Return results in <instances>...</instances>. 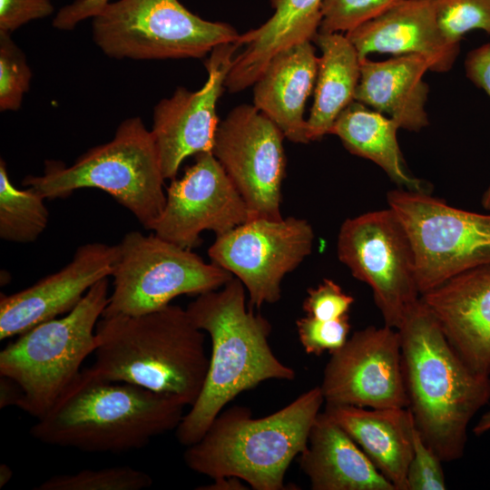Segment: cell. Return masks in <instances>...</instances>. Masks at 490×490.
<instances>
[{"mask_svg": "<svg viewBox=\"0 0 490 490\" xmlns=\"http://www.w3.org/2000/svg\"><path fill=\"white\" fill-rule=\"evenodd\" d=\"M111 0H74L63 6L53 19V26L59 30H73L79 23L98 15Z\"/></svg>", "mask_w": 490, "mask_h": 490, "instance_id": "36", "label": "cell"}, {"mask_svg": "<svg viewBox=\"0 0 490 490\" xmlns=\"http://www.w3.org/2000/svg\"><path fill=\"white\" fill-rule=\"evenodd\" d=\"M92 19L94 43L115 59L201 58L240 35L228 24L192 14L179 0H118Z\"/></svg>", "mask_w": 490, "mask_h": 490, "instance_id": "8", "label": "cell"}, {"mask_svg": "<svg viewBox=\"0 0 490 490\" xmlns=\"http://www.w3.org/2000/svg\"><path fill=\"white\" fill-rule=\"evenodd\" d=\"M324 403L318 386L264 417H253L246 407H228L186 446L183 460L191 470L213 480L233 476L255 490H282L285 474L306 449Z\"/></svg>", "mask_w": 490, "mask_h": 490, "instance_id": "5", "label": "cell"}, {"mask_svg": "<svg viewBox=\"0 0 490 490\" xmlns=\"http://www.w3.org/2000/svg\"><path fill=\"white\" fill-rule=\"evenodd\" d=\"M284 137L254 105H239L219 122L211 152L244 200L249 220L282 218Z\"/></svg>", "mask_w": 490, "mask_h": 490, "instance_id": "13", "label": "cell"}, {"mask_svg": "<svg viewBox=\"0 0 490 490\" xmlns=\"http://www.w3.org/2000/svg\"><path fill=\"white\" fill-rule=\"evenodd\" d=\"M319 387L325 404L408 407L398 330L368 326L353 333L331 353Z\"/></svg>", "mask_w": 490, "mask_h": 490, "instance_id": "14", "label": "cell"}, {"mask_svg": "<svg viewBox=\"0 0 490 490\" xmlns=\"http://www.w3.org/2000/svg\"><path fill=\"white\" fill-rule=\"evenodd\" d=\"M115 258L116 245L83 244L60 270L20 291L1 294L0 339L70 312L95 283L111 276Z\"/></svg>", "mask_w": 490, "mask_h": 490, "instance_id": "17", "label": "cell"}, {"mask_svg": "<svg viewBox=\"0 0 490 490\" xmlns=\"http://www.w3.org/2000/svg\"><path fill=\"white\" fill-rule=\"evenodd\" d=\"M313 240L306 220L255 218L216 235L208 255L240 280L249 308L259 309L279 300L283 278L311 253Z\"/></svg>", "mask_w": 490, "mask_h": 490, "instance_id": "12", "label": "cell"}, {"mask_svg": "<svg viewBox=\"0 0 490 490\" xmlns=\"http://www.w3.org/2000/svg\"><path fill=\"white\" fill-rule=\"evenodd\" d=\"M32 71L10 34L0 32V110L17 111L28 92Z\"/></svg>", "mask_w": 490, "mask_h": 490, "instance_id": "30", "label": "cell"}, {"mask_svg": "<svg viewBox=\"0 0 490 490\" xmlns=\"http://www.w3.org/2000/svg\"><path fill=\"white\" fill-rule=\"evenodd\" d=\"M113 292L103 316L142 315L181 295H200L223 287L233 275L155 233L127 232L116 244Z\"/></svg>", "mask_w": 490, "mask_h": 490, "instance_id": "9", "label": "cell"}, {"mask_svg": "<svg viewBox=\"0 0 490 490\" xmlns=\"http://www.w3.org/2000/svg\"><path fill=\"white\" fill-rule=\"evenodd\" d=\"M403 0H323L318 32L348 33Z\"/></svg>", "mask_w": 490, "mask_h": 490, "instance_id": "31", "label": "cell"}, {"mask_svg": "<svg viewBox=\"0 0 490 490\" xmlns=\"http://www.w3.org/2000/svg\"><path fill=\"white\" fill-rule=\"evenodd\" d=\"M324 411L352 437L396 490H407L415 426L408 407L325 404Z\"/></svg>", "mask_w": 490, "mask_h": 490, "instance_id": "23", "label": "cell"}, {"mask_svg": "<svg viewBox=\"0 0 490 490\" xmlns=\"http://www.w3.org/2000/svg\"><path fill=\"white\" fill-rule=\"evenodd\" d=\"M323 0H270L271 17L256 29L240 35L244 49L232 59L225 80L231 93L254 84L270 60L278 53L313 41L321 22Z\"/></svg>", "mask_w": 490, "mask_h": 490, "instance_id": "24", "label": "cell"}, {"mask_svg": "<svg viewBox=\"0 0 490 490\" xmlns=\"http://www.w3.org/2000/svg\"><path fill=\"white\" fill-rule=\"evenodd\" d=\"M353 303L352 296L332 279H325L317 287L308 289L302 308L309 317L329 320L348 315Z\"/></svg>", "mask_w": 490, "mask_h": 490, "instance_id": "34", "label": "cell"}, {"mask_svg": "<svg viewBox=\"0 0 490 490\" xmlns=\"http://www.w3.org/2000/svg\"><path fill=\"white\" fill-rule=\"evenodd\" d=\"M13 476L12 469L6 464L0 465V488L4 487Z\"/></svg>", "mask_w": 490, "mask_h": 490, "instance_id": "41", "label": "cell"}, {"mask_svg": "<svg viewBox=\"0 0 490 490\" xmlns=\"http://www.w3.org/2000/svg\"><path fill=\"white\" fill-rule=\"evenodd\" d=\"M338 260L373 292L385 325L398 329L420 299L414 250L389 207L347 219L338 236Z\"/></svg>", "mask_w": 490, "mask_h": 490, "instance_id": "11", "label": "cell"}, {"mask_svg": "<svg viewBox=\"0 0 490 490\" xmlns=\"http://www.w3.org/2000/svg\"><path fill=\"white\" fill-rule=\"evenodd\" d=\"M95 335L90 368L96 375L173 397L186 407L199 397L210 357L205 332L186 309L169 304L142 315L102 316Z\"/></svg>", "mask_w": 490, "mask_h": 490, "instance_id": "4", "label": "cell"}, {"mask_svg": "<svg viewBox=\"0 0 490 490\" xmlns=\"http://www.w3.org/2000/svg\"><path fill=\"white\" fill-rule=\"evenodd\" d=\"M420 299L464 362L490 376V264L458 274Z\"/></svg>", "mask_w": 490, "mask_h": 490, "instance_id": "18", "label": "cell"}, {"mask_svg": "<svg viewBox=\"0 0 490 490\" xmlns=\"http://www.w3.org/2000/svg\"><path fill=\"white\" fill-rule=\"evenodd\" d=\"M430 70L427 59L416 54L376 62L360 60V76L354 100L395 120L400 128L418 132L428 125L425 105Z\"/></svg>", "mask_w": 490, "mask_h": 490, "instance_id": "22", "label": "cell"}, {"mask_svg": "<svg viewBox=\"0 0 490 490\" xmlns=\"http://www.w3.org/2000/svg\"><path fill=\"white\" fill-rule=\"evenodd\" d=\"M318 60L310 41L297 44L273 56L253 84V105L292 142H309L304 109Z\"/></svg>", "mask_w": 490, "mask_h": 490, "instance_id": "20", "label": "cell"}, {"mask_svg": "<svg viewBox=\"0 0 490 490\" xmlns=\"http://www.w3.org/2000/svg\"><path fill=\"white\" fill-rule=\"evenodd\" d=\"M152 485L147 473L128 466L83 469L74 474L54 475L36 490H142Z\"/></svg>", "mask_w": 490, "mask_h": 490, "instance_id": "28", "label": "cell"}, {"mask_svg": "<svg viewBox=\"0 0 490 490\" xmlns=\"http://www.w3.org/2000/svg\"><path fill=\"white\" fill-rule=\"evenodd\" d=\"M109 278L95 283L62 318L38 324L0 352V376L23 391L18 408L42 417L94 353L96 325L109 302Z\"/></svg>", "mask_w": 490, "mask_h": 490, "instance_id": "7", "label": "cell"}, {"mask_svg": "<svg viewBox=\"0 0 490 490\" xmlns=\"http://www.w3.org/2000/svg\"><path fill=\"white\" fill-rule=\"evenodd\" d=\"M387 203L410 240L420 295L490 264V214L461 210L426 191L393 190Z\"/></svg>", "mask_w": 490, "mask_h": 490, "instance_id": "10", "label": "cell"}, {"mask_svg": "<svg viewBox=\"0 0 490 490\" xmlns=\"http://www.w3.org/2000/svg\"><path fill=\"white\" fill-rule=\"evenodd\" d=\"M482 204L485 209L490 210V185L483 195Z\"/></svg>", "mask_w": 490, "mask_h": 490, "instance_id": "42", "label": "cell"}, {"mask_svg": "<svg viewBox=\"0 0 490 490\" xmlns=\"http://www.w3.org/2000/svg\"><path fill=\"white\" fill-rule=\"evenodd\" d=\"M22 399L21 387L11 378L0 376V408L9 406L19 407Z\"/></svg>", "mask_w": 490, "mask_h": 490, "instance_id": "38", "label": "cell"}, {"mask_svg": "<svg viewBox=\"0 0 490 490\" xmlns=\"http://www.w3.org/2000/svg\"><path fill=\"white\" fill-rule=\"evenodd\" d=\"M399 128L395 120L353 101L338 116L329 134L337 135L352 154L375 162L397 184L426 191L424 182L405 168L397 139Z\"/></svg>", "mask_w": 490, "mask_h": 490, "instance_id": "26", "label": "cell"}, {"mask_svg": "<svg viewBox=\"0 0 490 490\" xmlns=\"http://www.w3.org/2000/svg\"><path fill=\"white\" fill-rule=\"evenodd\" d=\"M240 44L215 47L206 62L208 78L197 91L178 87L154 107L151 130L165 180H173L182 162L191 155L211 152L219 120L218 100Z\"/></svg>", "mask_w": 490, "mask_h": 490, "instance_id": "16", "label": "cell"}, {"mask_svg": "<svg viewBox=\"0 0 490 490\" xmlns=\"http://www.w3.org/2000/svg\"><path fill=\"white\" fill-rule=\"evenodd\" d=\"M296 326L304 350L315 356L339 349L347 342L350 331L348 315L329 320L306 315L296 321Z\"/></svg>", "mask_w": 490, "mask_h": 490, "instance_id": "32", "label": "cell"}, {"mask_svg": "<svg viewBox=\"0 0 490 490\" xmlns=\"http://www.w3.org/2000/svg\"><path fill=\"white\" fill-rule=\"evenodd\" d=\"M299 464L313 490H396L325 411L317 416Z\"/></svg>", "mask_w": 490, "mask_h": 490, "instance_id": "21", "label": "cell"}, {"mask_svg": "<svg viewBox=\"0 0 490 490\" xmlns=\"http://www.w3.org/2000/svg\"><path fill=\"white\" fill-rule=\"evenodd\" d=\"M246 289L232 278L221 289L198 295L186 310L194 325L208 333L211 353L203 388L175 429L189 446L207 431L228 403L269 379L293 380V368L273 353L270 323L246 305Z\"/></svg>", "mask_w": 490, "mask_h": 490, "instance_id": "1", "label": "cell"}, {"mask_svg": "<svg viewBox=\"0 0 490 490\" xmlns=\"http://www.w3.org/2000/svg\"><path fill=\"white\" fill-rule=\"evenodd\" d=\"M408 408L442 461L464 455L469 422L490 399V376L474 372L421 299L397 329Z\"/></svg>", "mask_w": 490, "mask_h": 490, "instance_id": "2", "label": "cell"}, {"mask_svg": "<svg viewBox=\"0 0 490 490\" xmlns=\"http://www.w3.org/2000/svg\"><path fill=\"white\" fill-rule=\"evenodd\" d=\"M360 60L371 53L425 56L430 70L449 71L459 44L448 42L437 23L434 0H403L346 34Z\"/></svg>", "mask_w": 490, "mask_h": 490, "instance_id": "19", "label": "cell"}, {"mask_svg": "<svg viewBox=\"0 0 490 490\" xmlns=\"http://www.w3.org/2000/svg\"><path fill=\"white\" fill-rule=\"evenodd\" d=\"M185 407L173 397L103 378L88 368L37 419L30 433L50 446L89 453L128 452L175 430Z\"/></svg>", "mask_w": 490, "mask_h": 490, "instance_id": "3", "label": "cell"}, {"mask_svg": "<svg viewBox=\"0 0 490 490\" xmlns=\"http://www.w3.org/2000/svg\"><path fill=\"white\" fill-rule=\"evenodd\" d=\"M413 453L407 468V490H445L446 478L437 454L426 443L416 425L412 432Z\"/></svg>", "mask_w": 490, "mask_h": 490, "instance_id": "33", "label": "cell"}, {"mask_svg": "<svg viewBox=\"0 0 490 490\" xmlns=\"http://www.w3.org/2000/svg\"><path fill=\"white\" fill-rule=\"evenodd\" d=\"M467 77L490 96V44L471 51L466 59Z\"/></svg>", "mask_w": 490, "mask_h": 490, "instance_id": "37", "label": "cell"}, {"mask_svg": "<svg viewBox=\"0 0 490 490\" xmlns=\"http://www.w3.org/2000/svg\"><path fill=\"white\" fill-rule=\"evenodd\" d=\"M490 430V410L485 413L475 426L473 431L476 436H480Z\"/></svg>", "mask_w": 490, "mask_h": 490, "instance_id": "40", "label": "cell"}, {"mask_svg": "<svg viewBox=\"0 0 490 490\" xmlns=\"http://www.w3.org/2000/svg\"><path fill=\"white\" fill-rule=\"evenodd\" d=\"M164 180L152 132L140 117H132L120 123L111 141L91 148L72 165L47 161L42 175L26 176L22 184L49 200L83 188L102 190L151 230L166 202Z\"/></svg>", "mask_w": 490, "mask_h": 490, "instance_id": "6", "label": "cell"}, {"mask_svg": "<svg viewBox=\"0 0 490 490\" xmlns=\"http://www.w3.org/2000/svg\"><path fill=\"white\" fill-rule=\"evenodd\" d=\"M198 489L205 490H243L246 487L241 483V480L233 477L227 476L213 480V483L205 486L198 487Z\"/></svg>", "mask_w": 490, "mask_h": 490, "instance_id": "39", "label": "cell"}, {"mask_svg": "<svg viewBox=\"0 0 490 490\" xmlns=\"http://www.w3.org/2000/svg\"><path fill=\"white\" fill-rule=\"evenodd\" d=\"M53 13L51 0H0V32L11 34L30 21Z\"/></svg>", "mask_w": 490, "mask_h": 490, "instance_id": "35", "label": "cell"}, {"mask_svg": "<svg viewBox=\"0 0 490 490\" xmlns=\"http://www.w3.org/2000/svg\"><path fill=\"white\" fill-rule=\"evenodd\" d=\"M319 47L314 102L307 120L309 141L329 134L340 113L354 100L360 76V58L346 34L318 32Z\"/></svg>", "mask_w": 490, "mask_h": 490, "instance_id": "25", "label": "cell"}, {"mask_svg": "<svg viewBox=\"0 0 490 490\" xmlns=\"http://www.w3.org/2000/svg\"><path fill=\"white\" fill-rule=\"evenodd\" d=\"M246 203L211 152L196 155L194 164L166 188V202L151 230L180 247L192 250L200 235H220L246 222Z\"/></svg>", "mask_w": 490, "mask_h": 490, "instance_id": "15", "label": "cell"}, {"mask_svg": "<svg viewBox=\"0 0 490 490\" xmlns=\"http://www.w3.org/2000/svg\"><path fill=\"white\" fill-rule=\"evenodd\" d=\"M438 26L445 38L459 44L466 33L490 34V0H434Z\"/></svg>", "mask_w": 490, "mask_h": 490, "instance_id": "29", "label": "cell"}, {"mask_svg": "<svg viewBox=\"0 0 490 490\" xmlns=\"http://www.w3.org/2000/svg\"><path fill=\"white\" fill-rule=\"evenodd\" d=\"M44 198L34 189H17L11 181L5 162L0 160V238L28 243L37 240L48 225Z\"/></svg>", "mask_w": 490, "mask_h": 490, "instance_id": "27", "label": "cell"}]
</instances>
